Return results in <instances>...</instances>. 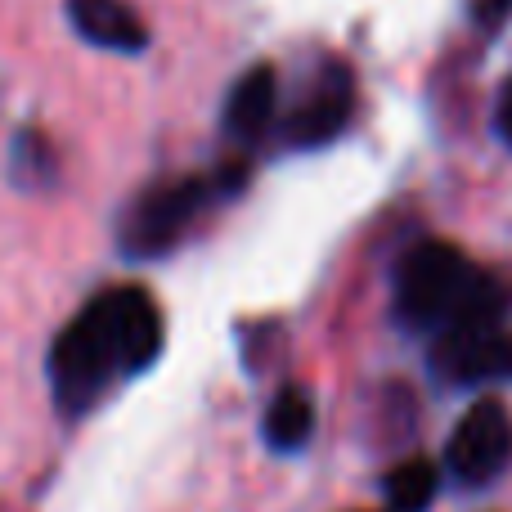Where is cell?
I'll return each mask as SVG.
<instances>
[{"label": "cell", "mask_w": 512, "mask_h": 512, "mask_svg": "<svg viewBox=\"0 0 512 512\" xmlns=\"http://www.w3.org/2000/svg\"><path fill=\"white\" fill-rule=\"evenodd\" d=\"M167 342V324L149 288L117 283L104 288L59 328L50 346V391L59 414L86 418L95 405H104L117 387L153 369Z\"/></svg>", "instance_id": "obj_1"}, {"label": "cell", "mask_w": 512, "mask_h": 512, "mask_svg": "<svg viewBox=\"0 0 512 512\" xmlns=\"http://www.w3.org/2000/svg\"><path fill=\"white\" fill-rule=\"evenodd\" d=\"M508 315V292L463 248L445 239L414 243L396 265V319L409 333L436 337L468 319Z\"/></svg>", "instance_id": "obj_2"}, {"label": "cell", "mask_w": 512, "mask_h": 512, "mask_svg": "<svg viewBox=\"0 0 512 512\" xmlns=\"http://www.w3.org/2000/svg\"><path fill=\"white\" fill-rule=\"evenodd\" d=\"M248 185V162L234 158L221 162L212 176H167L144 185L140 194L126 203L122 221H117V248L131 261H158V256L176 252L185 234L198 225V216L225 194H239Z\"/></svg>", "instance_id": "obj_3"}, {"label": "cell", "mask_w": 512, "mask_h": 512, "mask_svg": "<svg viewBox=\"0 0 512 512\" xmlns=\"http://www.w3.org/2000/svg\"><path fill=\"white\" fill-rule=\"evenodd\" d=\"M436 378L450 387H481V382H512V328L508 315L468 319L432 337L427 355Z\"/></svg>", "instance_id": "obj_4"}, {"label": "cell", "mask_w": 512, "mask_h": 512, "mask_svg": "<svg viewBox=\"0 0 512 512\" xmlns=\"http://www.w3.org/2000/svg\"><path fill=\"white\" fill-rule=\"evenodd\" d=\"M445 468L468 490H490L512 468V414L499 400H477L459 418L445 445Z\"/></svg>", "instance_id": "obj_5"}, {"label": "cell", "mask_w": 512, "mask_h": 512, "mask_svg": "<svg viewBox=\"0 0 512 512\" xmlns=\"http://www.w3.org/2000/svg\"><path fill=\"white\" fill-rule=\"evenodd\" d=\"M355 113V72L342 59H324L310 77V86L301 90V99L283 117V149H324L346 131Z\"/></svg>", "instance_id": "obj_6"}, {"label": "cell", "mask_w": 512, "mask_h": 512, "mask_svg": "<svg viewBox=\"0 0 512 512\" xmlns=\"http://www.w3.org/2000/svg\"><path fill=\"white\" fill-rule=\"evenodd\" d=\"M274 108H279V77L270 63H256L234 81L225 99V135L234 144H256L274 126Z\"/></svg>", "instance_id": "obj_7"}, {"label": "cell", "mask_w": 512, "mask_h": 512, "mask_svg": "<svg viewBox=\"0 0 512 512\" xmlns=\"http://www.w3.org/2000/svg\"><path fill=\"white\" fill-rule=\"evenodd\" d=\"M68 23L81 41L113 54H140L149 45V27L122 0H68Z\"/></svg>", "instance_id": "obj_8"}, {"label": "cell", "mask_w": 512, "mask_h": 512, "mask_svg": "<svg viewBox=\"0 0 512 512\" xmlns=\"http://www.w3.org/2000/svg\"><path fill=\"white\" fill-rule=\"evenodd\" d=\"M310 432H315V400H310V391L297 387V382L279 387V396L265 405V423H261L265 445L274 454H297L310 441Z\"/></svg>", "instance_id": "obj_9"}, {"label": "cell", "mask_w": 512, "mask_h": 512, "mask_svg": "<svg viewBox=\"0 0 512 512\" xmlns=\"http://www.w3.org/2000/svg\"><path fill=\"white\" fill-rule=\"evenodd\" d=\"M382 495H387L391 512H427L441 495V472L432 459H400L382 477Z\"/></svg>", "instance_id": "obj_10"}, {"label": "cell", "mask_w": 512, "mask_h": 512, "mask_svg": "<svg viewBox=\"0 0 512 512\" xmlns=\"http://www.w3.org/2000/svg\"><path fill=\"white\" fill-rule=\"evenodd\" d=\"M54 171H59V162H54L50 140H45V135H36V131L18 135V140H14V176H18V185L45 189L54 180Z\"/></svg>", "instance_id": "obj_11"}, {"label": "cell", "mask_w": 512, "mask_h": 512, "mask_svg": "<svg viewBox=\"0 0 512 512\" xmlns=\"http://www.w3.org/2000/svg\"><path fill=\"white\" fill-rule=\"evenodd\" d=\"M512 18V0H472V23L481 32H499Z\"/></svg>", "instance_id": "obj_12"}, {"label": "cell", "mask_w": 512, "mask_h": 512, "mask_svg": "<svg viewBox=\"0 0 512 512\" xmlns=\"http://www.w3.org/2000/svg\"><path fill=\"white\" fill-rule=\"evenodd\" d=\"M495 135L512 149V77L499 86V99H495Z\"/></svg>", "instance_id": "obj_13"}]
</instances>
